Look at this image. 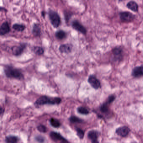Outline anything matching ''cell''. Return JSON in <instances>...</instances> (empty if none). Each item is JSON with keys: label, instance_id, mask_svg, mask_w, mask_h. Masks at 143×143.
I'll return each instance as SVG.
<instances>
[{"label": "cell", "instance_id": "cell-26", "mask_svg": "<svg viewBox=\"0 0 143 143\" xmlns=\"http://www.w3.org/2000/svg\"><path fill=\"white\" fill-rule=\"evenodd\" d=\"M37 129L40 132L45 133L47 131V128L45 125H40L37 127Z\"/></svg>", "mask_w": 143, "mask_h": 143}, {"label": "cell", "instance_id": "cell-17", "mask_svg": "<svg viewBox=\"0 0 143 143\" xmlns=\"http://www.w3.org/2000/svg\"><path fill=\"white\" fill-rule=\"evenodd\" d=\"M55 35L57 39L60 40H62L66 37L67 34L66 32L63 30H59L56 32Z\"/></svg>", "mask_w": 143, "mask_h": 143}, {"label": "cell", "instance_id": "cell-28", "mask_svg": "<svg viewBox=\"0 0 143 143\" xmlns=\"http://www.w3.org/2000/svg\"><path fill=\"white\" fill-rule=\"evenodd\" d=\"M35 139L39 143H43L45 141V139L44 137L40 135H39L38 136L36 137Z\"/></svg>", "mask_w": 143, "mask_h": 143}, {"label": "cell", "instance_id": "cell-1", "mask_svg": "<svg viewBox=\"0 0 143 143\" xmlns=\"http://www.w3.org/2000/svg\"><path fill=\"white\" fill-rule=\"evenodd\" d=\"M4 71L6 76L8 78L21 79H24V75L19 69L11 66L7 65L4 68Z\"/></svg>", "mask_w": 143, "mask_h": 143}, {"label": "cell", "instance_id": "cell-24", "mask_svg": "<svg viewBox=\"0 0 143 143\" xmlns=\"http://www.w3.org/2000/svg\"><path fill=\"white\" fill-rule=\"evenodd\" d=\"M76 131H77V136H79V138L82 139L84 137V131L82 129H79V128L77 129Z\"/></svg>", "mask_w": 143, "mask_h": 143}, {"label": "cell", "instance_id": "cell-12", "mask_svg": "<svg viewBox=\"0 0 143 143\" xmlns=\"http://www.w3.org/2000/svg\"><path fill=\"white\" fill-rule=\"evenodd\" d=\"M73 46L71 44L61 45L59 47V50L61 53H69L71 52Z\"/></svg>", "mask_w": 143, "mask_h": 143}, {"label": "cell", "instance_id": "cell-29", "mask_svg": "<svg viewBox=\"0 0 143 143\" xmlns=\"http://www.w3.org/2000/svg\"><path fill=\"white\" fill-rule=\"evenodd\" d=\"M0 11H7V10L4 8H3L2 7H0Z\"/></svg>", "mask_w": 143, "mask_h": 143}, {"label": "cell", "instance_id": "cell-25", "mask_svg": "<svg viewBox=\"0 0 143 143\" xmlns=\"http://www.w3.org/2000/svg\"><path fill=\"white\" fill-rule=\"evenodd\" d=\"M70 121L72 123H80L82 122V121L80 119L78 118L75 116H72L70 118Z\"/></svg>", "mask_w": 143, "mask_h": 143}, {"label": "cell", "instance_id": "cell-7", "mask_svg": "<svg viewBox=\"0 0 143 143\" xmlns=\"http://www.w3.org/2000/svg\"><path fill=\"white\" fill-rule=\"evenodd\" d=\"M71 24L73 29L83 34H86L87 32L86 28L78 20H73V21H72Z\"/></svg>", "mask_w": 143, "mask_h": 143}, {"label": "cell", "instance_id": "cell-33", "mask_svg": "<svg viewBox=\"0 0 143 143\" xmlns=\"http://www.w3.org/2000/svg\"><path fill=\"white\" fill-rule=\"evenodd\" d=\"M42 15H43V17H45V12H44V11H43V12H42Z\"/></svg>", "mask_w": 143, "mask_h": 143}, {"label": "cell", "instance_id": "cell-6", "mask_svg": "<svg viewBox=\"0 0 143 143\" xmlns=\"http://www.w3.org/2000/svg\"><path fill=\"white\" fill-rule=\"evenodd\" d=\"M27 46V44L21 43L19 45L14 46L11 47V51L14 56H20L23 53Z\"/></svg>", "mask_w": 143, "mask_h": 143}, {"label": "cell", "instance_id": "cell-5", "mask_svg": "<svg viewBox=\"0 0 143 143\" xmlns=\"http://www.w3.org/2000/svg\"><path fill=\"white\" fill-rule=\"evenodd\" d=\"M120 19L123 22H128L133 21L135 18V16L132 13L128 11H122L120 13Z\"/></svg>", "mask_w": 143, "mask_h": 143}, {"label": "cell", "instance_id": "cell-32", "mask_svg": "<svg viewBox=\"0 0 143 143\" xmlns=\"http://www.w3.org/2000/svg\"><path fill=\"white\" fill-rule=\"evenodd\" d=\"M92 143H99V142L97 140H96V141H92Z\"/></svg>", "mask_w": 143, "mask_h": 143}, {"label": "cell", "instance_id": "cell-8", "mask_svg": "<svg viewBox=\"0 0 143 143\" xmlns=\"http://www.w3.org/2000/svg\"><path fill=\"white\" fill-rule=\"evenodd\" d=\"M88 82L91 86L95 89H99L101 87V83L99 80L93 75L89 76L88 79Z\"/></svg>", "mask_w": 143, "mask_h": 143}, {"label": "cell", "instance_id": "cell-2", "mask_svg": "<svg viewBox=\"0 0 143 143\" xmlns=\"http://www.w3.org/2000/svg\"><path fill=\"white\" fill-rule=\"evenodd\" d=\"M61 101V99L59 97H50L47 96H43L37 99L35 105L37 106L44 105L45 104H59Z\"/></svg>", "mask_w": 143, "mask_h": 143}, {"label": "cell", "instance_id": "cell-19", "mask_svg": "<svg viewBox=\"0 0 143 143\" xmlns=\"http://www.w3.org/2000/svg\"><path fill=\"white\" fill-rule=\"evenodd\" d=\"M18 140V138L14 136H9L6 138V141L7 143H17Z\"/></svg>", "mask_w": 143, "mask_h": 143}, {"label": "cell", "instance_id": "cell-21", "mask_svg": "<svg viewBox=\"0 0 143 143\" xmlns=\"http://www.w3.org/2000/svg\"><path fill=\"white\" fill-rule=\"evenodd\" d=\"M50 123L52 126L54 128H58L60 125V123L58 120L55 118H51L50 120Z\"/></svg>", "mask_w": 143, "mask_h": 143}, {"label": "cell", "instance_id": "cell-20", "mask_svg": "<svg viewBox=\"0 0 143 143\" xmlns=\"http://www.w3.org/2000/svg\"><path fill=\"white\" fill-rule=\"evenodd\" d=\"M26 27L22 24H15L13 25V29L18 32H22L25 30Z\"/></svg>", "mask_w": 143, "mask_h": 143}, {"label": "cell", "instance_id": "cell-4", "mask_svg": "<svg viewBox=\"0 0 143 143\" xmlns=\"http://www.w3.org/2000/svg\"><path fill=\"white\" fill-rule=\"evenodd\" d=\"M112 61L115 62H120L123 59V50L121 47H116L112 49Z\"/></svg>", "mask_w": 143, "mask_h": 143}, {"label": "cell", "instance_id": "cell-15", "mask_svg": "<svg viewBox=\"0 0 143 143\" xmlns=\"http://www.w3.org/2000/svg\"><path fill=\"white\" fill-rule=\"evenodd\" d=\"M50 136L51 138L54 141H62L63 140L65 139L60 134L57 132H52L50 134Z\"/></svg>", "mask_w": 143, "mask_h": 143}, {"label": "cell", "instance_id": "cell-30", "mask_svg": "<svg viewBox=\"0 0 143 143\" xmlns=\"http://www.w3.org/2000/svg\"><path fill=\"white\" fill-rule=\"evenodd\" d=\"M4 112V110L3 109V108L0 106V115H1Z\"/></svg>", "mask_w": 143, "mask_h": 143}, {"label": "cell", "instance_id": "cell-3", "mask_svg": "<svg viewBox=\"0 0 143 143\" xmlns=\"http://www.w3.org/2000/svg\"><path fill=\"white\" fill-rule=\"evenodd\" d=\"M48 14L52 25L55 28H58L61 22V19L59 14L57 12L51 9L49 10Z\"/></svg>", "mask_w": 143, "mask_h": 143}, {"label": "cell", "instance_id": "cell-22", "mask_svg": "<svg viewBox=\"0 0 143 143\" xmlns=\"http://www.w3.org/2000/svg\"><path fill=\"white\" fill-rule=\"evenodd\" d=\"M77 110L79 113L83 115H87L89 113V110H88L86 108L83 107H79L77 109Z\"/></svg>", "mask_w": 143, "mask_h": 143}, {"label": "cell", "instance_id": "cell-23", "mask_svg": "<svg viewBox=\"0 0 143 143\" xmlns=\"http://www.w3.org/2000/svg\"><path fill=\"white\" fill-rule=\"evenodd\" d=\"M108 103L106 102V103H104L101 106L100 108L101 111H102V112L105 113L107 112L108 111Z\"/></svg>", "mask_w": 143, "mask_h": 143}, {"label": "cell", "instance_id": "cell-11", "mask_svg": "<svg viewBox=\"0 0 143 143\" xmlns=\"http://www.w3.org/2000/svg\"><path fill=\"white\" fill-rule=\"evenodd\" d=\"M10 28L8 21H5L0 26V36H2L9 33Z\"/></svg>", "mask_w": 143, "mask_h": 143}, {"label": "cell", "instance_id": "cell-10", "mask_svg": "<svg viewBox=\"0 0 143 143\" xmlns=\"http://www.w3.org/2000/svg\"><path fill=\"white\" fill-rule=\"evenodd\" d=\"M130 130L126 126H122L118 128L116 130V133L120 136L125 137L129 134Z\"/></svg>", "mask_w": 143, "mask_h": 143}, {"label": "cell", "instance_id": "cell-13", "mask_svg": "<svg viewBox=\"0 0 143 143\" xmlns=\"http://www.w3.org/2000/svg\"><path fill=\"white\" fill-rule=\"evenodd\" d=\"M127 7L134 12H137L138 10V4L134 1H130L127 3Z\"/></svg>", "mask_w": 143, "mask_h": 143}, {"label": "cell", "instance_id": "cell-9", "mask_svg": "<svg viewBox=\"0 0 143 143\" xmlns=\"http://www.w3.org/2000/svg\"><path fill=\"white\" fill-rule=\"evenodd\" d=\"M132 76L134 78H139L143 76V66L135 67L132 71Z\"/></svg>", "mask_w": 143, "mask_h": 143}, {"label": "cell", "instance_id": "cell-31", "mask_svg": "<svg viewBox=\"0 0 143 143\" xmlns=\"http://www.w3.org/2000/svg\"><path fill=\"white\" fill-rule=\"evenodd\" d=\"M60 143H69V142H68V141H67L65 139L61 141V142H60Z\"/></svg>", "mask_w": 143, "mask_h": 143}, {"label": "cell", "instance_id": "cell-18", "mask_svg": "<svg viewBox=\"0 0 143 143\" xmlns=\"http://www.w3.org/2000/svg\"><path fill=\"white\" fill-rule=\"evenodd\" d=\"M33 51L35 54L41 56L44 53V50L43 47L39 46H35L33 47Z\"/></svg>", "mask_w": 143, "mask_h": 143}, {"label": "cell", "instance_id": "cell-16", "mask_svg": "<svg viewBox=\"0 0 143 143\" xmlns=\"http://www.w3.org/2000/svg\"><path fill=\"white\" fill-rule=\"evenodd\" d=\"M99 136V134L97 131H91L88 133V137L92 141H96L97 140Z\"/></svg>", "mask_w": 143, "mask_h": 143}, {"label": "cell", "instance_id": "cell-27", "mask_svg": "<svg viewBox=\"0 0 143 143\" xmlns=\"http://www.w3.org/2000/svg\"><path fill=\"white\" fill-rule=\"evenodd\" d=\"M115 97L114 95H110L108 98V100L107 101V103H108V104L112 103L115 100Z\"/></svg>", "mask_w": 143, "mask_h": 143}, {"label": "cell", "instance_id": "cell-14", "mask_svg": "<svg viewBox=\"0 0 143 143\" xmlns=\"http://www.w3.org/2000/svg\"><path fill=\"white\" fill-rule=\"evenodd\" d=\"M32 34L34 37H38L41 34V27L40 25L38 24H34L32 28Z\"/></svg>", "mask_w": 143, "mask_h": 143}]
</instances>
